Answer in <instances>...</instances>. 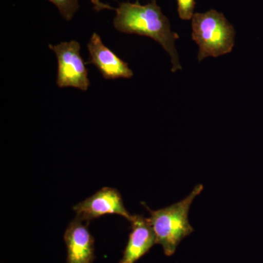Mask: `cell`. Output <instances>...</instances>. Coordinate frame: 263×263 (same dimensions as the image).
Segmentation results:
<instances>
[{"label": "cell", "mask_w": 263, "mask_h": 263, "mask_svg": "<svg viewBox=\"0 0 263 263\" xmlns=\"http://www.w3.org/2000/svg\"><path fill=\"white\" fill-rule=\"evenodd\" d=\"M114 25L119 32L146 36L160 43L171 57L172 72L182 69L175 44L179 34L171 30L169 19L162 13L157 0L145 5L138 1L120 3L116 9Z\"/></svg>", "instance_id": "1"}, {"label": "cell", "mask_w": 263, "mask_h": 263, "mask_svg": "<svg viewBox=\"0 0 263 263\" xmlns=\"http://www.w3.org/2000/svg\"><path fill=\"white\" fill-rule=\"evenodd\" d=\"M203 190V185L197 184L187 197L159 210L148 209L151 224L156 235V243L162 246L167 257L174 255L183 238L194 232L189 221L190 207L197 195Z\"/></svg>", "instance_id": "2"}, {"label": "cell", "mask_w": 263, "mask_h": 263, "mask_svg": "<svg viewBox=\"0 0 263 263\" xmlns=\"http://www.w3.org/2000/svg\"><path fill=\"white\" fill-rule=\"evenodd\" d=\"M192 38L197 46V60L229 53L235 46V30L224 14L216 10L195 13L192 18Z\"/></svg>", "instance_id": "3"}, {"label": "cell", "mask_w": 263, "mask_h": 263, "mask_svg": "<svg viewBox=\"0 0 263 263\" xmlns=\"http://www.w3.org/2000/svg\"><path fill=\"white\" fill-rule=\"evenodd\" d=\"M58 61L57 84L60 88L73 87L86 91L90 81L82 57L81 45L76 41L49 45Z\"/></svg>", "instance_id": "4"}, {"label": "cell", "mask_w": 263, "mask_h": 263, "mask_svg": "<svg viewBox=\"0 0 263 263\" xmlns=\"http://www.w3.org/2000/svg\"><path fill=\"white\" fill-rule=\"evenodd\" d=\"M73 210L76 217L86 222L105 214H118L129 221L133 216L124 206L120 193L107 186L78 203Z\"/></svg>", "instance_id": "5"}, {"label": "cell", "mask_w": 263, "mask_h": 263, "mask_svg": "<svg viewBox=\"0 0 263 263\" xmlns=\"http://www.w3.org/2000/svg\"><path fill=\"white\" fill-rule=\"evenodd\" d=\"M89 57L87 64L95 65L106 79H130L133 70L113 51L105 46L101 37L94 33L87 45Z\"/></svg>", "instance_id": "6"}, {"label": "cell", "mask_w": 263, "mask_h": 263, "mask_svg": "<svg viewBox=\"0 0 263 263\" xmlns=\"http://www.w3.org/2000/svg\"><path fill=\"white\" fill-rule=\"evenodd\" d=\"M84 222L76 216L65 230L64 240L67 248V263L94 262L95 239Z\"/></svg>", "instance_id": "7"}, {"label": "cell", "mask_w": 263, "mask_h": 263, "mask_svg": "<svg viewBox=\"0 0 263 263\" xmlns=\"http://www.w3.org/2000/svg\"><path fill=\"white\" fill-rule=\"evenodd\" d=\"M132 231L119 263H136L148 253L156 243V235L148 218L133 215Z\"/></svg>", "instance_id": "8"}, {"label": "cell", "mask_w": 263, "mask_h": 263, "mask_svg": "<svg viewBox=\"0 0 263 263\" xmlns=\"http://www.w3.org/2000/svg\"><path fill=\"white\" fill-rule=\"evenodd\" d=\"M56 5L65 20L70 21L80 8L79 0H48Z\"/></svg>", "instance_id": "9"}, {"label": "cell", "mask_w": 263, "mask_h": 263, "mask_svg": "<svg viewBox=\"0 0 263 263\" xmlns=\"http://www.w3.org/2000/svg\"><path fill=\"white\" fill-rule=\"evenodd\" d=\"M178 13L182 20H192L195 14V0H176Z\"/></svg>", "instance_id": "10"}, {"label": "cell", "mask_w": 263, "mask_h": 263, "mask_svg": "<svg viewBox=\"0 0 263 263\" xmlns=\"http://www.w3.org/2000/svg\"><path fill=\"white\" fill-rule=\"evenodd\" d=\"M91 3L94 5V9L95 11L100 12L103 10H116L115 8H112L109 5L102 3L100 0H91Z\"/></svg>", "instance_id": "11"}, {"label": "cell", "mask_w": 263, "mask_h": 263, "mask_svg": "<svg viewBox=\"0 0 263 263\" xmlns=\"http://www.w3.org/2000/svg\"><path fill=\"white\" fill-rule=\"evenodd\" d=\"M137 1H138V0H137Z\"/></svg>", "instance_id": "12"}]
</instances>
